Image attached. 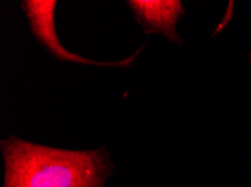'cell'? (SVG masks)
Listing matches in <instances>:
<instances>
[{"label": "cell", "mask_w": 251, "mask_h": 187, "mask_svg": "<svg viewBox=\"0 0 251 187\" xmlns=\"http://www.w3.org/2000/svg\"><path fill=\"white\" fill-rule=\"evenodd\" d=\"M3 187H104L114 165L104 147L67 150L18 137L1 141Z\"/></svg>", "instance_id": "obj_1"}, {"label": "cell", "mask_w": 251, "mask_h": 187, "mask_svg": "<svg viewBox=\"0 0 251 187\" xmlns=\"http://www.w3.org/2000/svg\"><path fill=\"white\" fill-rule=\"evenodd\" d=\"M55 6V0H26L22 2V7L28 18L33 34L41 42L42 45H44L59 60L81 64H91V65L97 66L127 67L142 51V48H140L133 56L127 57L124 61H119V62H96V61L87 60L85 57L68 51L66 47L62 46V44L56 37L54 26Z\"/></svg>", "instance_id": "obj_2"}, {"label": "cell", "mask_w": 251, "mask_h": 187, "mask_svg": "<svg viewBox=\"0 0 251 187\" xmlns=\"http://www.w3.org/2000/svg\"><path fill=\"white\" fill-rule=\"evenodd\" d=\"M146 34H162L171 42L181 44L176 25L185 14L177 0H131L127 1Z\"/></svg>", "instance_id": "obj_3"}]
</instances>
